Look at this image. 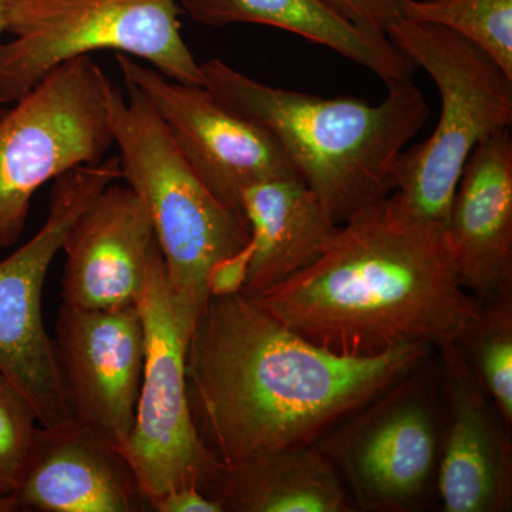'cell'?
Listing matches in <instances>:
<instances>
[{
	"label": "cell",
	"mask_w": 512,
	"mask_h": 512,
	"mask_svg": "<svg viewBox=\"0 0 512 512\" xmlns=\"http://www.w3.org/2000/svg\"><path fill=\"white\" fill-rule=\"evenodd\" d=\"M113 86L110 117L121 178L143 198L163 255L178 330L190 340L210 302L212 272L249 247L248 222L202 183L163 120L133 84Z\"/></svg>",
	"instance_id": "277c9868"
},
{
	"label": "cell",
	"mask_w": 512,
	"mask_h": 512,
	"mask_svg": "<svg viewBox=\"0 0 512 512\" xmlns=\"http://www.w3.org/2000/svg\"><path fill=\"white\" fill-rule=\"evenodd\" d=\"M346 356L315 345L244 292L211 296L185 352L192 420L224 464L309 446L434 352Z\"/></svg>",
	"instance_id": "6da1fadb"
},
{
	"label": "cell",
	"mask_w": 512,
	"mask_h": 512,
	"mask_svg": "<svg viewBox=\"0 0 512 512\" xmlns=\"http://www.w3.org/2000/svg\"><path fill=\"white\" fill-rule=\"evenodd\" d=\"M157 248L143 198L130 185H107L64 238L63 305L93 311L136 305Z\"/></svg>",
	"instance_id": "5bb4252c"
},
{
	"label": "cell",
	"mask_w": 512,
	"mask_h": 512,
	"mask_svg": "<svg viewBox=\"0 0 512 512\" xmlns=\"http://www.w3.org/2000/svg\"><path fill=\"white\" fill-rule=\"evenodd\" d=\"M249 261L241 292L249 296L284 284L325 254L339 231L299 175L251 185L242 194Z\"/></svg>",
	"instance_id": "e0dca14e"
},
{
	"label": "cell",
	"mask_w": 512,
	"mask_h": 512,
	"mask_svg": "<svg viewBox=\"0 0 512 512\" xmlns=\"http://www.w3.org/2000/svg\"><path fill=\"white\" fill-rule=\"evenodd\" d=\"M136 305L143 320L146 357L133 429L121 453L150 504L175 488L202 491L220 461L204 446L192 420L185 379L188 342L168 301L160 247L148 265Z\"/></svg>",
	"instance_id": "30bf717a"
},
{
	"label": "cell",
	"mask_w": 512,
	"mask_h": 512,
	"mask_svg": "<svg viewBox=\"0 0 512 512\" xmlns=\"http://www.w3.org/2000/svg\"><path fill=\"white\" fill-rule=\"evenodd\" d=\"M116 62L124 82L146 97L202 183L235 214L244 217L242 194L251 185L298 175L271 133L228 109L207 87L174 82L121 53Z\"/></svg>",
	"instance_id": "8fae6325"
},
{
	"label": "cell",
	"mask_w": 512,
	"mask_h": 512,
	"mask_svg": "<svg viewBox=\"0 0 512 512\" xmlns=\"http://www.w3.org/2000/svg\"><path fill=\"white\" fill-rule=\"evenodd\" d=\"M148 510L156 512H222L220 505L198 487H181L150 501Z\"/></svg>",
	"instance_id": "cb8c5ba5"
},
{
	"label": "cell",
	"mask_w": 512,
	"mask_h": 512,
	"mask_svg": "<svg viewBox=\"0 0 512 512\" xmlns=\"http://www.w3.org/2000/svg\"><path fill=\"white\" fill-rule=\"evenodd\" d=\"M255 301L320 348L375 356L454 342L480 301L458 279L446 228L393 194L340 225L315 264Z\"/></svg>",
	"instance_id": "7a4b0ae2"
},
{
	"label": "cell",
	"mask_w": 512,
	"mask_h": 512,
	"mask_svg": "<svg viewBox=\"0 0 512 512\" xmlns=\"http://www.w3.org/2000/svg\"><path fill=\"white\" fill-rule=\"evenodd\" d=\"M201 25L254 23L328 47L375 73L387 86L412 80L416 64L386 33L362 28L323 0H178Z\"/></svg>",
	"instance_id": "d6986e66"
},
{
	"label": "cell",
	"mask_w": 512,
	"mask_h": 512,
	"mask_svg": "<svg viewBox=\"0 0 512 512\" xmlns=\"http://www.w3.org/2000/svg\"><path fill=\"white\" fill-rule=\"evenodd\" d=\"M40 424L26 397L0 375V494L18 491Z\"/></svg>",
	"instance_id": "7402d4cb"
},
{
	"label": "cell",
	"mask_w": 512,
	"mask_h": 512,
	"mask_svg": "<svg viewBox=\"0 0 512 512\" xmlns=\"http://www.w3.org/2000/svg\"><path fill=\"white\" fill-rule=\"evenodd\" d=\"M10 0H0V35L5 32L6 16H8ZM3 107H0V113H2Z\"/></svg>",
	"instance_id": "484cf974"
},
{
	"label": "cell",
	"mask_w": 512,
	"mask_h": 512,
	"mask_svg": "<svg viewBox=\"0 0 512 512\" xmlns=\"http://www.w3.org/2000/svg\"><path fill=\"white\" fill-rule=\"evenodd\" d=\"M402 18L461 33L512 76V0H402Z\"/></svg>",
	"instance_id": "44dd1931"
},
{
	"label": "cell",
	"mask_w": 512,
	"mask_h": 512,
	"mask_svg": "<svg viewBox=\"0 0 512 512\" xmlns=\"http://www.w3.org/2000/svg\"><path fill=\"white\" fill-rule=\"evenodd\" d=\"M386 35L426 70L441 99L433 133L397 160L393 197L410 217L446 228L471 151L511 127L512 76L476 42L436 23L399 18Z\"/></svg>",
	"instance_id": "5b68a950"
},
{
	"label": "cell",
	"mask_w": 512,
	"mask_h": 512,
	"mask_svg": "<svg viewBox=\"0 0 512 512\" xmlns=\"http://www.w3.org/2000/svg\"><path fill=\"white\" fill-rule=\"evenodd\" d=\"M20 511L18 498L15 494H0V512Z\"/></svg>",
	"instance_id": "d4e9b609"
},
{
	"label": "cell",
	"mask_w": 512,
	"mask_h": 512,
	"mask_svg": "<svg viewBox=\"0 0 512 512\" xmlns=\"http://www.w3.org/2000/svg\"><path fill=\"white\" fill-rule=\"evenodd\" d=\"M120 178L119 157L60 175L53 181L42 227L0 261V375L26 397L42 427L59 426L73 417L55 343L43 322L46 276L76 218L100 191Z\"/></svg>",
	"instance_id": "9c48e42d"
},
{
	"label": "cell",
	"mask_w": 512,
	"mask_h": 512,
	"mask_svg": "<svg viewBox=\"0 0 512 512\" xmlns=\"http://www.w3.org/2000/svg\"><path fill=\"white\" fill-rule=\"evenodd\" d=\"M454 343L512 427V296L480 301Z\"/></svg>",
	"instance_id": "ffe728a7"
},
{
	"label": "cell",
	"mask_w": 512,
	"mask_h": 512,
	"mask_svg": "<svg viewBox=\"0 0 512 512\" xmlns=\"http://www.w3.org/2000/svg\"><path fill=\"white\" fill-rule=\"evenodd\" d=\"M201 69L222 104L274 136L339 225L393 194L397 160L430 117L412 80L387 86L386 97L370 104L269 86L220 59Z\"/></svg>",
	"instance_id": "3957f363"
},
{
	"label": "cell",
	"mask_w": 512,
	"mask_h": 512,
	"mask_svg": "<svg viewBox=\"0 0 512 512\" xmlns=\"http://www.w3.org/2000/svg\"><path fill=\"white\" fill-rule=\"evenodd\" d=\"M436 350L444 402L439 508L443 512H510L512 427L456 343Z\"/></svg>",
	"instance_id": "4fadbf2b"
},
{
	"label": "cell",
	"mask_w": 512,
	"mask_h": 512,
	"mask_svg": "<svg viewBox=\"0 0 512 512\" xmlns=\"http://www.w3.org/2000/svg\"><path fill=\"white\" fill-rule=\"evenodd\" d=\"M443 426L434 350L315 444L338 470L357 511L420 512L439 507Z\"/></svg>",
	"instance_id": "52a82bcc"
},
{
	"label": "cell",
	"mask_w": 512,
	"mask_h": 512,
	"mask_svg": "<svg viewBox=\"0 0 512 512\" xmlns=\"http://www.w3.org/2000/svg\"><path fill=\"white\" fill-rule=\"evenodd\" d=\"M202 493L222 512H355L338 470L316 444L218 464Z\"/></svg>",
	"instance_id": "ac0fdd59"
},
{
	"label": "cell",
	"mask_w": 512,
	"mask_h": 512,
	"mask_svg": "<svg viewBox=\"0 0 512 512\" xmlns=\"http://www.w3.org/2000/svg\"><path fill=\"white\" fill-rule=\"evenodd\" d=\"M113 86L92 56L76 57L0 113V251L22 237L43 185L106 160Z\"/></svg>",
	"instance_id": "ba28073f"
},
{
	"label": "cell",
	"mask_w": 512,
	"mask_h": 512,
	"mask_svg": "<svg viewBox=\"0 0 512 512\" xmlns=\"http://www.w3.org/2000/svg\"><path fill=\"white\" fill-rule=\"evenodd\" d=\"M20 511H147L136 474L106 437L77 419L39 427L15 493Z\"/></svg>",
	"instance_id": "2e32d148"
},
{
	"label": "cell",
	"mask_w": 512,
	"mask_h": 512,
	"mask_svg": "<svg viewBox=\"0 0 512 512\" xmlns=\"http://www.w3.org/2000/svg\"><path fill=\"white\" fill-rule=\"evenodd\" d=\"M446 238L458 279L478 301L512 296V136L503 128L471 151Z\"/></svg>",
	"instance_id": "9a60e30c"
},
{
	"label": "cell",
	"mask_w": 512,
	"mask_h": 512,
	"mask_svg": "<svg viewBox=\"0 0 512 512\" xmlns=\"http://www.w3.org/2000/svg\"><path fill=\"white\" fill-rule=\"evenodd\" d=\"M53 343L74 419L121 450L133 429L146 357L137 305L101 311L62 305Z\"/></svg>",
	"instance_id": "7c38bea8"
},
{
	"label": "cell",
	"mask_w": 512,
	"mask_h": 512,
	"mask_svg": "<svg viewBox=\"0 0 512 512\" xmlns=\"http://www.w3.org/2000/svg\"><path fill=\"white\" fill-rule=\"evenodd\" d=\"M178 0H10L0 45V107L15 103L60 64L111 50L146 60L174 82L204 86L181 35Z\"/></svg>",
	"instance_id": "8992f818"
},
{
	"label": "cell",
	"mask_w": 512,
	"mask_h": 512,
	"mask_svg": "<svg viewBox=\"0 0 512 512\" xmlns=\"http://www.w3.org/2000/svg\"><path fill=\"white\" fill-rule=\"evenodd\" d=\"M362 28L386 33L402 18V0H323Z\"/></svg>",
	"instance_id": "603a6c76"
}]
</instances>
